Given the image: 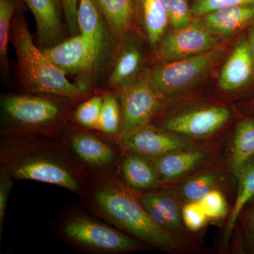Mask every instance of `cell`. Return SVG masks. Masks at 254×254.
Returning <instances> with one entry per match:
<instances>
[{"mask_svg": "<svg viewBox=\"0 0 254 254\" xmlns=\"http://www.w3.org/2000/svg\"><path fill=\"white\" fill-rule=\"evenodd\" d=\"M59 136L74 161L91 178L116 175L123 150L117 139L68 122Z\"/></svg>", "mask_w": 254, "mask_h": 254, "instance_id": "6", "label": "cell"}, {"mask_svg": "<svg viewBox=\"0 0 254 254\" xmlns=\"http://www.w3.org/2000/svg\"><path fill=\"white\" fill-rule=\"evenodd\" d=\"M249 203H252V206L251 207V208H254V196L253 197V198H252V199H251L250 201L249 202Z\"/></svg>", "mask_w": 254, "mask_h": 254, "instance_id": "37", "label": "cell"}, {"mask_svg": "<svg viewBox=\"0 0 254 254\" xmlns=\"http://www.w3.org/2000/svg\"><path fill=\"white\" fill-rule=\"evenodd\" d=\"M120 40L123 42L109 78L110 86L118 91L136 79L143 60V53L138 45L127 41L125 36Z\"/></svg>", "mask_w": 254, "mask_h": 254, "instance_id": "22", "label": "cell"}, {"mask_svg": "<svg viewBox=\"0 0 254 254\" xmlns=\"http://www.w3.org/2000/svg\"><path fill=\"white\" fill-rule=\"evenodd\" d=\"M182 218L185 226L190 233L200 231L209 220L199 201L184 203Z\"/></svg>", "mask_w": 254, "mask_h": 254, "instance_id": "31", "label": "cell"}, {"mask_svg": "<svg viewBox=\"0 0 254 254\" xmlns=\"http://www.w3.org/2000/svg\"><path fill=\"white\" fill-rule=\"evenodd\" d=\"M42 50L66 76L81 74L86 56V46L81 33Z\"/></svg>", "mask_w": 254, "mask_h": 254, "instance_id": "21", "label": "cell"}, {"mask_svg": "<svg viewBox=\"0 0 254 254\" xmlns=\"http://www.w3.org/2000/svg\"><path fill=\"white\" fill-rule=\"evenodd\" d=\"M64 15L69 33L72 36L78 34V9L80 0H60Z\"/></svg>", "mask_w": 254, "mask_h": 254, "instance_id": "35", "label": "cell"}, {"mask_svg": "<svg viewBox=\"0 0 254 254\" xmlns=\"http://www.w3.org/2000/svg\"><path fill=\"white\" fill-rule=\"evenodd\" d=\"M16 7V0H0V59L4 75L8 73V45Z\"/></svg>", "mask_w": 254, "mask_h": 254, "instance_id": "28", "label": "cell"}, {"mask_svg": "<svg viewBox=\"0 0 254 254\" xmlns=\"http://www.w3.org/2000/svg\"><path fill=\"white\" fill-rule=\"evenodd\" d=\"M140 200L152 220L165 230L190 237L182 218L184 202L173 187H160L139 193Z\"/></svg>", "mask_w": 254, "mask_h": 254, "instance_id": "13", "label": "cell"}, {"mask_svg": "<svg viewBox=\"0 0 254 254\" xmlns=\"http://www.w3.org/2000/svg\"><path fill=\"white\" fill-rule=\"evenodd\" d=\"M79 202L98 218L153 250L173 254L199 250L190 237L175 235L155 223L142 205L139 193L116 175L92 178Z\"/></svg>", "mask_w": 254, "mask_h": 254, "instance_id": "1", "label": "cell"}, {"mask_svg": "<svg viewBox=\"0 0 254 254\" xmlns=\"http://www.w3.org/2000/svg\"><path fill=\"white\" fill-rule=\"evenodd\" d=\"M122 120L121 100L120 95L106 93L103 103L98 131L117 139L120 133Z\"/></svg>", "mask_w": 254, "mask_h": 254, "instance_id": "26", "label": "cell"}, {"mask_svg": "<svg viewBox=\"0 0 254 254\" xmlns=\"http://www.w3.org/2000/svg\"><path fill=\"white\" fill-rule=\"evenodd\" d=\"M10 40L17 57L19 81L26 93L57 95L82 101L88 93L52 63L35 44L26 20L21 15L13 18Z\"/></svg>", "mask_w": 254, "mask_h": 254, "instance_id": "5", "label": "cell"}, {"mask_svg": "<svg viewBox=\"0 0 254 254\" xmlns=\"http://www.w3.org/2000/svg\"><path fill=\"white\" fill-rule=\"evenodd\" d=\"M118 91L122 107L120 135L151 124L162 110L163 98L150 85L146 75Z\"/></svg>", "mask_w": 254, "mask_h": 254, "instance_id": "9", "label": "cell"}, {"mask_svg": "<svg viewBox=\"0 0 254 254\" xmlns=\"http://www.w3.org/2000/svg\"><path fill=\"white\" fill-rule=\"evenodd\" d=\"M237 180H238L237 197L229 214L224 231L223 247H226L230 242L241 212L254 196V157L244 166Z\"/></svg>", "mask_w": 254, "mask_h": 254, "instance_id": "25", "label": "cell"}, {"mask_svg": "<svg viewBox=\"0 0 254 254\" xmlns=\"http://www.w3.org/2000/svg\"><path fill=\"white\" fill-rule=\"evenodd\" d=\"M169 21L175 28L187 26L192 21V12L187 0H162Z\"/></svg>", "mask_w": 254, "mask_h": 254, "instance_id": "30", "label": "cell"}, {"mask_svg": "<svg viewBox=\"0 0 254 254\" xmlns=\"http://www.w3.org/2000/svg\"><path fill=\"white\" fill-rule=\"evenodd\" d=\"M34 16L38 41L43 48L64 41V28L60 0H23Z\"/></svg>", "mask_w": 254, "mask_h": 254, "instance_id": "16", "label": "cell"}, {"mask_svg": "<svg viewBox=\"0 0 254 254\" xmlns=\"http://www.w3.org/2000/svg\"><path fill=\"white\" fill-rule=\"evenodd\" d=\"M132 3L133 19L141 23L150 44L156 46L170 22L162 0H132Z\"/></svg>", "mask_w": 254, "mask_h": 254, "instance_id": "23", "label": "cell"}, {"mask_svg": "<svg viewBox=\"0 0 254 254\" xmlns=\"http://www.w3.org/2000/svg\"><path fill=\"white\" fill-rule=\"evenodd\" d=\"M254 157V120L245 119L237 124L227 145L225 167L235 178Z\"/></svg>", "mask_w": 254, "mask_h": 254, "instance_id": "19", "label": "cell"}, {"mask_svg": "<svg viewBox=\"0 0 254 254\" xmlns=\"http://www.w3.org/2000/svg\"><path fill=\"white\" fill-rule=\"evenodd\" d=\"M117 141L123 151L136 152L150 158L202 145L162 129L153 124L131 133L120 135Z\"/></svg>", "mask_w": 254, "mask_h": 254, "instance_id": "12", "label": "cell"}, {"mask_svg": "<svg viewBox=\"0 0 254 254\" xmlns=\"http://www.w3.org/2000/svg\"><path fill=\"white\" fill-rule=\"evenodd\" d=\"M232 118V111L228 107L203 105L172 114L154 125L197 144L208 145L205 142L215 136Z\"/></svg>", "mask_w": 254, "mask_h": 254, "instance_id": "7", "label": "cell"}, {"mask_svg": "<svg viewBox=\"0 0 254 254\" xmlns=\"http://www.w3.org/2000/svg\"><path fill=\"white\" fill-rule=\"evenodd\" d=\"M254 2V0H193L190 10L195 16H203L222 8Z\"/></svg>", "mask_w": 254, "mask_h": 254, "instance_id": "32", "label": "cell"}, {"mask_svg": "<svg viewBox=\"0 0 254 254\" xmlns=\"http://www.w3.org/2000/svg\"><path fill=\"white\" fill-rule=\"evenodd\" d=\"M116 176L128 188L139 193L163 187L153 160L136 152L123 151Z\"/></svg>", "mask_w": 254, "mask_h": 254, "instance_id": "15", "label": "cell"}, {"mask_svg": "<svg viewBox=\"0 0 254 254\" xmlns=\"http://www.w3.org/2000/svg\"><path fill=\"white\" fill-rule=\"evenodd\" d=\"M200 22L214 35H230L254 21V2L227 6L203 16Z\"/></svg>", "mask_w": 254, "mask_h": 254, "instance_id": "20", "label": "cell"}, {"mask_svg": "<svg viewBox=\"0 0 254 254\" xmlns=\"http://www.w3.org/2000/svg\"><path fill=\"white\" fill-rule=\"evenodd\" d=\"M53 230L60 242L82 254H123L153 250L98 218L80 202L60 212Z\"/></svg>", "mask_w": 254, "mask_h": 254, "instance_id": "3", "label": "cell"}, {"mask_svg": "<svg viewBox=\"0 0 254 254\" xmlns=\"http://www.w3.org/2000/svg\"><path fill=\"white\" fill-rule=\"evenodd\" d=\"M254 71L253 60L247 39L241 40L232 51L220 72L219 84L225 92H232L245 86Z\"/></svg>", "mask_w": 254, "mask_h": 254, "instance_id": "18", "label": "cell"}, {"mask_svg": "<svg viewBox=\"0 0 254 254\" xmlns=\"http://www.w3.org/2000/svg\"><path fill=\"white\" fill-rule=\"evenodd\" d=\"M105 23L104 17L92 0H80L78 29L86 46V56L77 83L87 93L93 75L103 59L107 41Z\"/></svg>", "mask_w": 254, "mask_h": 254, "instance_id": "10", "label": "cell"}, {"mask_svg": "<svg viewBox=\"0 0 254 254\" xmlns=\"http://www.w3.org/2000/svg\"><path fill=\"white\" fill-rule=\"evenodd\" d=\"M118 39L126 36L133 21L132 0H92Z\"/></svg>", "mask_w": 254, "mask_h": 254, "instance_id": "24", "label": "cell"}, {"mask_svg": "<svg viewBox=\"0 0 254 254\" xmlns=\"http://www.w3.org/2000/svg\"><path fill=\"white\" fill-rule=\"evenodd\" d=\"M222 54L218 48L155 66L146 73L150 85L162 98L189 88L210 69Z\"/></svg>", "mask_w": 254, "mask_h": 254, "instance_id": "8", "label": "cell"}, {"mask_svg": "<svg viewBox=\"0 0 254 254\" xmlns=\"http://www.w3.org/2000/svg\"><path fill=\"white\" fill-rule=\"evenodd\" d=\"M199 202L209 220H222L230 214L226 195L221 190H211Z\"/></svg>", "mask_w": 254, "mask_h": 254, "instance_id": "29", "label": "cell"}, {"mask_svg": "<svg viewBox=\"0 0 254 254\" xmlns=\"http://www.w3.org/2000/svg\"><path fill=\"white\" fill-rule=\"evenodd\" d=\"M76 103L41 93L5 95L1 98V136L58 135L71 121Z\"/></svg>", "mask_w": 254, "mask_h": 254, "instance_id": "4", "label": "cell"}, {"mask_svg": "<svg viewBox=\"0 0 254 254\" xmlns=\"http://www.w3.org/2000/svg\"><path fill=\"white\" fill-rule=\"evenodd\" d=\"M218 40L198 21H191L165 37L155 46V58L165 63L206 53L215 48Z\"/></svg>", "mask_w": 254, "mask_h": 254, "instance_id": "11", "label": "cell"}, {"mask_svg": "<svg viewBox=\"0 0 254 254\" xmlns=\"http://www.w3.org/2000/svg\"><path fill=\"white\" fill-rule=\"evenodd\" d=\"M237 221L241 222L247 249L254 254V208H244Z\"/></svg>", "mask_w": 254, "mask_h": 254, "instance_id": "34", "label": "cell"}, {"mask_svg": "<svg viewBox=\"0 0 254 254\" xmlns=\"http://www.w3.org/2000/svg\"><path fill=\"white\" fill-rule=\"evenodd\" d=\"M225 167L212 165L210 162L187 177L173 185L184 203L197 202L214 190H222L227 183ZM166 187V186H165Z\"/></svg>", "mask_w": 254, "mask_h": 254, "instance_id": "17", "label": "cell"}, {"mask_svg": "<svg viewBox=\"0 0 254 254\" xmlns=\"http://www.w3.org/2000/svg\"><path fill=\"white\" fill-rule=\"evenodd\" d=\"M0 170L15 182L50 184L79 196L91 180L74 161L59 134L1 136Z\"/></svg>", "mask_w": 254, "mask_h": 254, "instance_id": "2", "label": "cell"}, {"mask_svg": "<svg viewBox=\"0 0 254 254\" xmlns=\"http://www.w3.org/2000/svg\"><path fill=\"white\" fill-rule=\"evenodd\" d=\"M103 103V95L82 100L73 110L71 122L82 128L98 131Z\"/></svg>", "mask_w": 254, "mask_h": 254, "instance_id": "27", "label": "cell"}, {"mask_svg": "<svg viewBox=\"0 0 254 254\" xmlns=\"http://www.w3.org/2000/svg\"><path fill=\"white\" fill-rule=\"evenodd\" d=\"M252 24L250 31H249L247 42H248L249 48H250L251 55H252V60H253L254 66V21Z\"/></svg>", "mask_w": 254, "mask_h": 254, "instance_id": "36", "label": "cell"}, {"mask_svg": "<svg viewBox=\"0 0 254 254\" xmlns=\"http://www.w3.org/2000/svg\"><path fill=\"white\" fill-rule=\"evenodd\" d=\"M14 182L9 174L0 170V237L2 235L5 213Z\"/></svg>", "mask_w": 254, "mask_h": 254, "instance_id": "33", "label": "cell"}, {"mask_svg": "<svg viewBox=\"0 0 254 254\" xmlns=\"http://www.w3.org/2000/svg\"><path fill=\"white\" fill-rule=\"evenodd\" d=\"M213 155V149L210 145H199L150 158L158 170L163 186L170 187L204 166Z\"/></svg>", "mask_w": 254, "mask_h": 254, "instance_id": "14", "label": "cell"}]
</instances>
